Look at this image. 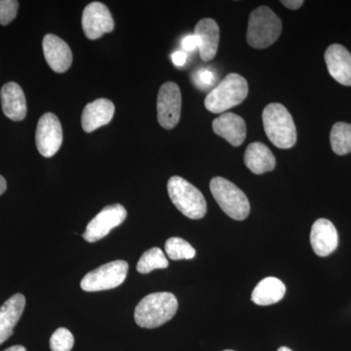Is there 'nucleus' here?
<instances>
[{"instance_id": "1a4fd4ad", "label": "nucleus", "mask_w": 351, "mask_h": 351, "mask_svg": "<svg viewBox=\"0 0 351 351\" xmlns=\"http://www.w3.org/2000/svg\"><path fill=\"white\" fill-rule=\"evenodd\" d=\"M36 142L39 154L46 158L54 156L61 149L63 144V128L54 113H45L39 119Z\"/></svg>"}, {"instance_id": "f03ea898", "label": "nucleus", "mask_w": 351, "mask_h": 351, "mask_svg": "<svg viewBox=\"0 0 351 351\" xmlns=\"http://www.w3.org/2000/svg\"><path fill=\"white\" fill-rule=\"evenodd\" d=\"M263 127L270 142L279 149H287L297 142V129L292 115L281 104H269L263 112Z\"/></svg>"}, {"instance_id": "473e14b6", "label": "nucleus", "mask_w": 351, "mask_h": 351, "mask_svg": "<svg viewBox=\"0 0 351 351\" xmlns=\"http://www.w3.org/2000/svg\"><path fill=\"white\" fill-rule=\"evenodd\" d=\"M277 351H293L292 350H290L289 348H286V346H281L280 348H279Z\"/></svg>"}, {"instance_id": "a211bd4d", "label": "nucleus", "mask_w": 351, "mask_h": 351, "mask_svg": "<svg viewBox=\"0 0 351 351\" xmlns=\"http://www.w3.org/2000/svg\"><path fill=\"white\" fill-rule=\"evenodd\" d=\"M25 298L15 294L0 306V345L13 335V330L24 313Z\"/></svg>"}, {"instance_id": "aec40b11", "label": "nucleus", "mask_w": 351, "mask_h": 351, "mask_svg": "<svg viewBox=\"0 0 351 351\" xmlns=\"http://www.w3.org/2000/svg\"><path fill=\"white\" fill-rule=\"evenodd\" d=\"M245 165L256 175L270 172L276 168V160L274 154L262 143H252L245 152Z\"/></svg>"}, {"instance_id": "a878e982", "label": "nucleus", "mask_w": 351, "mask_h": 351, "mask_svg": "<svg viewBox=\"0 0 351 351\" xmlns=\"http://www.w3.org/2000/svg\"><path fill=\"white\" fill-rule=\"evenodd\" d=\"M19 9V2L16 0H0V25L10 24Z\"/></svg>"}, {"instance_id": "5701e85b", "label": "nucleus", "mask_w": 351, "mask_h": 351, "mask_svg": "<svg viewBox=\"0 0 351 351\" xmlns=\"http://www.w3.org/2000/svg\"><path fill=\"white\" fill-rule=\"evenodd\" d=\"M167 258L164 255L161 249L154 247L143 254L142 257L138 260L137 270L140 274H147L154 269H163L168 267Z\"/></svg>"}, {"instance_id": "6e6552de", "label": "nucleus", "mask_w": 351, "mask_h": 351, "mask_svg": "<svg viewBox=\"0 0 351 351\" xmlns=\"http://www.w3.org/2000/svg\"><path fill=\"white\" fill-rule=\"evenodd\" d=\"M181 90L175 82L164 83L157 96V119L164 129L171 130L181 119Z\"/></svg>"}, {"instance_id": "dca6fc26", "label": "nucleus", "mask_w": 351, "mask_h": 351, "mask_svg": "<svg viewBox=\"0 0 351 351\" xmlns=\"http://www.w3.org/2000/svg\"><path fill=\"white\" fill-rule=\"evenodd\" d=\"M114 112V105L108 99H98L88 104L82 112L83 130L91 133L101 126L107 125L112 121Z\"/></svg>"}, {"instance_id": "cd10ccee", "label": "nucleus", "mask_w": 351, "mask_h": 351, "mask_svg": "<svg viewBox=\"0 0 351 351\" xmlns=\"http://www.w3.org/2000/svg\"><path fill=\"white\" fill-rule=\"evenodd\" d=\"M182 47L186 52H193L199 47V39L195 34H189V36L182 38Z\"/></svg>"}, {"instance_id": "4be33fe9", "label": "nucleus", "mask_w": 351, "mask_h": 351, "mask_svg": "<svg viewBox=\"0 0 351 351\" xmlns=\"http://www.w3.org/2000/svg\"><path fill=\"white\" fill-rule=\"evenodd\" d=\"M332 149L338 156H345L351 152V124L338 122L332 126L330 134Z\"/></svg>"}, {"instance_id": "c85d7f7f", "label": "nucleus", "mask_w": 351, "mask_h": 351, "mask_svg": "<svg viewBox=\"0 0 351 351\" xmlns=\"http://www.w3.org/2000/svg\"><path fill=\"white\" fill-rule=\"evenodd\" d=\"M171 58H172L173 64H174L176 66H182L186 63L188 55H186V53L184 52V51H176L175 53H173Z\"/></svg>"}, {"instance_id": "72a5a7b5", "label": "nucleus", "mask_w": 351, "mask_h": 351, "mask_svg": "<svg viewBox=\"0 0 351 351\" xmlns=\"http://www.w3.org/2000/svg\"><path fill=\"white\" fill-rule=\"evenodd\" d=\"M223 351H234V350H223Z\"/></svg>"}, {"instance_id": "7c9ffc66", "label": "nucleus", "mask_w": 351, "mask_h": 351, "mask_svg": "<svg viewBox=\"0 0 351 351\" xmlns=\"http://www.w3.org/2000/svg\"><path fill=\"white\" fill-rule=\"evenodd\" d=\"M7 189V182L5 179L0 175V195H3L5 193Z\"/></svg>"}, {"instance_id": "2f4dec72", "label": "nucleus", "mask_w": 351, "mask_h": 351, "mask_svg": "<svg viewBox=\"0 0 351 351\" xmlns=\"http://www.w3.org/2000/svg\"><path fill=\"white\" fill-rule=\"evenodd\" d=\"M4 351H27L24 346H11V348H7L6 350Z\"/></svg>"}, {"instance_id": "4468645a", "label": "nucleus", "mask_w": 351, "mask_h": 351, "mask_svg": "<svg viewBox=\"0 0 351 351\" xmlns=\"http://www.w3.org/2000/svg\"><path fill=\"white\" fill-rule=\"evenodd\" d=\"M311 244L314 253L319 257H327L336 250L339 244V235L332 221L319 219L313 223Z\"/></svg>"}, {"instance_id": "c756f323", "label": "nucleus", "mask_w": 351, "mask_h": 351, "mask_svg": "<svg viewBox=\"0 0 351 351\" xmlns=\"http://www.w3.org/2000/svg\"><path fill=\"white\" fill-rule=\"evenodd\" d=\"M281 3L289 9L297 10V9H299L300 7L304 4V1H302V0H282Z\"/></svg>"}, {"instance_id": "2eb2a0df", "label": "nucleus", "mask_w": 351, "mask_h": 351, "mask_svg": "<svg viewBox=\"0 0 351 351\" xmlns=\"http://www.w3.org/2000/svg\"><path fill=\"white\" fill-rule=\"evenodd\" d=\"M213 130L219 137L225 138L233 147L243 144L246 138V124L239 115L226 112L214 119Z\"/></svg>"}, {"instance_id": "f8f14e48", "label": "nucleus", "mask_w": 351, "mask_h": 351, "mask_svg": "<svg viewBox=\"0 0 351 351\" xmlns=\"http://www.w3.org/2000/svg\"><path fill=\"white\" fill-rule=\"evenodd\" d=\"M43 54L51 69L57 73H64L73 64V53L68 43L55 34L44 36Z\"/></svg>"}, {"instance_id": "ddd939ff", "label": "nucleus", "mask_w": 351, "mask_h": 351, "mask_svg": "<svg viewBox=\"0 0 351 351\" xmlns=\"http://www.w3.org/2000/svg\"><path fill=\"white\" fill-rule=\"evenodd\" d=\"M328 71L336 82L351 86V54L339 44H332L325 52Z\"/></svg>"}, {"instance_id": "9d476101", "label": "nucleus", "mask_w": 351, "mask_h": 351, "mask_svg": "<svg viewBox=\"0 0 351 351\" xmlns=\"http://www.w3.org/2000/svg\"><path fill=\"white\" fill-rule=\"evenodd\" d=\"M127 211L121 204H113L104 208L89 223L83 239L90 243L99 241L107 237L110 230L121 225L125 221Z\"/></svg>"}, {"instance_id": "f257e3e1", "label": "nucleus", "mask_w": 351, "mask_h": 351, "mask_svg": "<svg viewBox=\"0 0 351 351\" xmlns=\"http://www.w3.org/2000/svg\"><path fill=\"white\" fill-rule=\"evenodd\" d=\"M177 298L172 293H152L138 302L135 309V321L138 326L154 329L165 324L177 313Z\"/></svg>"}, {"instance_id": "6ab92c4d", "label": "nucleus", "mask_w": 351, "mask_h": 351, "mask_svg": "<svg viewBox=\"0 0 351 351\" xmlns=\"http://www.w3.org/2000/svg\"><path fill=\"white\" fill-rule=\"evenodd\" d=\"M195 34L199 39V54L203 61L207 62L216 56L219 41V27L213 19L206 18L196 25Z\"/></svg>"}, {"instance_id": "9b49d317", "label": "nucleus", "mask_w": 351, "mask_h": 351, "mask_svg": "<svg viewBox=\"0 0 351 351\" xmlns=\"http://www.w3.org/2000/svg\"><path fill=\"white\" fill-rule=\"evenodd\" d=\"M82 27L87 38L98 39L113 31L114 21L110 11L101 2H92L85 7L82 14Z\"/></svg>"}, {"instance_id": "bb28decb", "label": "nucleus", "mask_w": 351, "mask_h": 351, "mask_svg": "<svg viewBox=\"0 0 351 351\" xmlns=\"http://www.w3.org/2000/svg\"><path fill=\"white\" fill-rule=\"evenodd\" d=\"M193 84L199 89L206 90L213 86L216 82V77L213 71L209 69H199L193 75Z\"/></svg>"}, {"instance_id": "393cba45", "label": "nucleus", "mask_w": 351, "mask_h": 351, "mask_svg": "<svg viewBox=\"0 0 351 351\" xmlns=\"http://www.w3.org/2000/svg\"><path fill=\"white\" fill-rule=\"evenodd\" d=\"M75 345L73 334L66 328H59L53 332L50 339V348L52 351H71Z\"/></svg>"}, {"instance_id": "f3484780", "label": "nucleus", "mask_w": 351, "mask_h": 351, "mask_svg": "<svg viewBox=\"0 0 351 351\" xmlns=\"http://www.w3.org/2000/svg\"><path fill=\"white\" fill-rule=\"evenodd\" d=\"M2 110L9 119L22 121L27 115V101L24 91L16 82H8L0 91Z\"/></svg>"}, {"instance_id": "412c9836", "label": "nucleus", "mask_w": 351, "mask_h": 351, "mask_svg": "<svg viewBox=\"0 0 351 351\" xmlns=\"http://www.w3.org/2000/svg\"><path fill=\"white\" fill-rule=\"evenodd\" d=\"M285 284L276 277H267L258 283L252 293L251 300L258 306H270L283 299Z\"/></svg>"}, {"instance_id": "423d86ee", "label": "nucleus", "mask_w": 351, "mask_h": 351, "mask_svg": "<svg viewBox=\"0 0 351 351\" xmlns=\"http://www.w3.org/2000/svg\"><path fill=\"white\" fill-rule=\"evenodd\" d=\"M215 200L223 212L235 221H243L250 213V202L246 195L225 178L215 177L210 182Z\"/></svg>"}, {"instance_id": "39448f33", "label": "nucleus", "mask_w": 351, "mask_h": 351, "mask_svg": "<svg viewBox=\"0 0 351 351\" xmlns=\"http://www.w3.org/2000/svg\"><path fill=\"white\" fill-rule=\"evenodd\" d=\"M168 195L173 204L189 219H202L207 213V203L199 189L181 177L170 178Z\"/></svg>"}, {"instance_id": "b1692460", "label": "nucleus", "mask_w": 351, "mask_h": 351, "mask_svg": "<svg viewBox=\"0 0 351 351\" xmlns=\"http://www.w3.org/2000/svg\"><path fill=\"white\" fill-rule=\"evenodd\" d=\"M165 252L173 261L191 260L195 257V249L186 240L171 237L165 243Z\"/></svg>"}, {"instance_id": "7ed1b4c3", "label": "nucleus", "mask_w": 351, "mask_h": 351, "mask_svg": "<svg viewBox=\"0 0 351 351\" xmlns=\"http://www.w3.org/2000/svg\"><path fill=\"white\" fill-rule=\"evenodd\" d=\"M280 18L267 6H261L251 13L247 29V43L256 49H265L280 36Z\"/></svg>"}, {"instance_id": "20e7f679", "label": "nucleus", "mask_w": 351, "mask_h": 351, "mask_svg": "<svg viewBox=\"0 0 351 351\" xmlns=\"http://www.w3.org/2000/svg\"><path fill=\"white\" fill-rule=\"evenodd\" d=\"M248 90V83L243 76L230 73L207 95L205 107L212 113L225 112L241 104L246 99Z\"/></svg>"}, {"instance_id": "0eeeda50", "label": "nucleus", "mask_w": 351, "mask_h": 351, "mask_svg": "<svg viewBox=\"0 0 351 351\" xmlns=\"http://www.w3.org/2000/svg\"><path fill=\"white\" fill-rule=\"evenodd\" d=\"M128 269L125 261L106 263L83 277L80 286L85 292H99L119 287L125 281Z\"/></svg>"}]
</instances>
